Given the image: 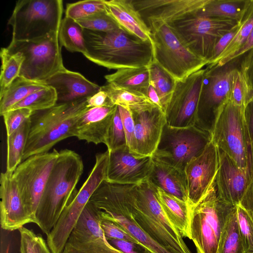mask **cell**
Here are the masks:
<instances>
[{
    "label": "cell",
    "mask_w": 253,
    "mask_h": 253,
    "mask_svg": "<svg viewBox=\"0 0 253 253\" xmlns=\"http://www.w3.org/2000/svg\"><path fill=\"white\" fill-rule=\"evenodd\" d=\"M18 230L20 235V253H52L41 234L24 226Z\"/></svg>",
    "instance_id": "b9f144b4"
},
{
    "label": "cell",
    "mask_w": 253,
    "mask_h": 253,
    "mask_svg": "<svg viewBox=\"0 0 253 253\" xmlns=\"http://www.w3.org/2000/svg\"><path fill=\"white\" fill-rule=\"evenodd\" d=\"M57 102V96L55 89L47 86L30 94L10 110L26 108L34 113L50 108L55 106Z\"/></svg>",
    "instance_id": "74e56055"
},
{
    "label": "cell",
    "mask_w": 253,
    "mask_h": 253,
    "mask_svg": "<svg viewBox=\"0 0 253 253\" xmlns=\"http://www.w3.org/2000/svg\"><path fill=\"white\" fill-rule=\"evenodd\" d=\"M33 112L29 109L21 108L10 110L3 117L6 135L9 136L17 130L26 121L31 118Z\"/></svg>",
    "instance_id": "bcb514c9"
},
{
    "label": "cell",
    "mask_w": 253,
    "mask_h": 253,
    "mask_svg": "<svg viewBox=\"0 0 253 253\" xmlns=\"http://www.w3.org/2000/svg\"><path fill=\"white\" fill-rule=\"evenodd\" d=\"M83 170V161L78 153L67 149L59 151L36 213V224L46 235L77 193Z\"/></svg>",
    "instance_id": "7a4b0ae2"
},
{
    "label": "cell",
    "mask_w": 253,
    "mask_h": 253,
    "mask_svg": "<svg viewBox=\"0 0 253 253\" xmlns=\"http://www.w3.org/2000/svg\"><path fill=\"white\" fill-rule=\"evenodd\" d=\"M101 219L97 209L88 201L61 253H124L107 241Z\"/></svg>",
    "instance_id": "2e32d148"
},
{
    "label": "cell",
    "mask_w": 253,
    "mask_h": 253,
    "mask_svg": "<svg viewBox=\"0 0 253 253\" xmlns=\"http://www.w3.org/2000/svg\"><path fill=\"white\" fill-rule=\"evenodd\" d=\"M238 23L230 19L205 16L199 11L170 25L189 49L209 62L219 40Z\"/></svg>",
    "instance_id": "7c38bea8"
},
{
    "label": "cell",
    "mask_w": 253,
    "mask_h": 253,
    "mask_svg": "<svg viewBox=\"0 0 253 253\" xmlns=\"http://www.w3.org/2000/svg\"><path fill=\"white\" fill-rule=\"evenodd\" d=\"M0 225L5 230H18L35 220L28 211L12 173L1 172L0 177Z\"/></svg>",
    "instance_id": "603a6c76"
},
{
    "label": "cell",
    "mask_w": 253,
    "mask_h": 253,
    "mask_svg": "<svg viewBox=\"0 0 253 253\" xmlns=\"http://www.w3.org/2000/svg\"><path fill=\"white\" fill-rule=\"evenodd\" d=\"M156 193L168 218L178 230L182 237L190 239V207L188 203L158 187H156Z\"/></svg>",
    "instance_id": "f1b7e54d"
},
{
    "label": "cell",
    "mask_w": 253,
    "mask_h": 253,
    "mask_svg": "<svg viewBox=\"0 0 253 253\" xmlns=\"http://www.w3.org/2000/svg\"><path fill=\"white\" fill-rule=\"evenodd\" d=\"M106 145L109 151H114L127 145L126 135L118 107L115 113L109 131Z\"/></svg>",
    "instance_id": "f6af8a7d"
},
{
    "label": "cell",
    "mask_w": 253,
    "mask_h": 253,
    "mask_svg": "<svg viewBox=\"0 0 253 253\" xmlns=\"http://www.w3.org/2000/svg\"><path fill=\"white\" fill-rule=\"evenodd\" d=\"M253 48V28L252 30L249 37L245 43L231 57L229 62L233 60L236 58L246 54L248 51Z\"/></svg>",
    "instance_id": "11a10c76"
},
{
    "label": "cell",
    "mask_w": 253,
    "mask_h": 253,
    "mask_svg": "<svg viewBox=\"0 0 253 253\" xmlns=\"http://www.w3.org/2000/svg\"><path fill=\"white\" fill-rule=\"evenodd\" d=\"M210 139V132L196 125L179 128L166 124L152 157L184 171L187 164L202 152Z\"/></svg>",
    "instance_id": "4fadbf2b"
},
{
    "label": "cell",
    "mask_w": 253,
    "mask_h": 253,
    "mask_svg": "<svg viewBox=\"0 0 253 253\" xmlns=\"http://www.w3.org/2000/svg\"><path fill=\"white\" fill-rule=\"evenodd\" d=\"M147 97L154 105L162 109L159 96L154 87L151 84L148 87Z\"/></svg>",
    "instance_id": "6f0895ef"
},
{
    "label": "cell",
    "mask_w": 253,
    "mask_h": 253,
    "mask_svg": "<svg viewBox=\"0 0 253 253\" xmlns=\"http://www.w3.org/2000/svg\"><path fill=\"white\" fill-rule=\"evenodd\" d=\"M250 3V0H210L199 13L207 17L230 19L239 22L243 19Z\"/></svg>",
    "instance_id": "4dcf8cb0"
},
{
    "label": "cell",
    "mask_w": 253,
    "mask_h": 253,
    "mask_svg": "<svg viewBox=\"0 0 253 253\" xmlns=\"http://www.w3.org/2000/svg\"><path fill=\"white\" fill-rule=\"evenodd\" d=\"M105 4L106 11L122 29L143 41L153 43L151 31L132 0H105Z\"/></svg>",
    "instance_id": "484cf974"
},
{
    "label": "cell",
    "mask_w": 253,
    "mask_h": 253,
    "mask_svg": "<svg viewBox=\"0 0 253 253\" xmlns=\"http://www.w3.org/2000/svg\"><path fill=\"white\" fill-rule=\"evenodd\" d=\"M76 21L84 29L94 31L107 32L122 29L106 10Z\"/></svg>",
    "instance_id": "7bdbcfd3"
},
{
    "label": "cell",
    "mask_w": 253,
    "mask_h": 253,
    "mask_svg": "<svg viewBox=\"0 0 253 253\" xmlns=\"http://www.w3.org/2000/svg\"><path fill=\"white\" fill-rule=\"evenodd\" d=\"M31 125V118L17 130L7 136L6 172L13 173L23 161Z\"/></svg>",
    "instance_id": "d6a6232c"
},
{
    "label": "cell",
    "mask_w": 253,
    "mask_h": 253,
    "mask_svg": "<svg viewBox=\"0 0 253 253\" xmlns=\"http://www.w3.org/2000/svg\"><path fill=\"white\" fill-rule=\"evenodd\" d=\"M58 37L61 46L68 51L83 55L86 53L84 28L75 20L65 16L60 24Z\"/></svg>",
    "instance_id": "836d02e7"
},
{
    "label": "cell",
    "mask_w": 253,
    "mask_h": 253,
    "mask_svg": "<svg viewBox=\"0 0 253 253\" xmlns=\"http://www.w3.org/2000/svg\"><path fill=\"white\" fill-rule=\"evenodd\" d=\"M246 117L253 154V102L251 103L247 107L246 110Z\"/></svg>",
    "instance_id": "9f6ffc18"
},
{
    "label": "cell",
    "mask_w": 253,
    "mask_h": 253,
    "mask_svg": "<svg viewBox=\"0 0 253 253\" xmlns=\"http://www.w3.org/2000/svg\"><path fill=\"white\" fill-rule=\"evenodd\" d=\"M128 201L134 218L154 240L173 253H192L178 230L166 215L156 187L148 179L131 185Z\"/></svg>",
    "instance_id": "3957f363"
},
{
    "label": "cell",
    "mask_w": 253,
    "mask_h": 253,
    "mask_svg": "<svg viewBox=\"0 0 253 253\" xmlns=\"http://www.w3.org/2000/svg\"><path fill=\"white\" fill-rule=\"evenodd\" d=\"M114 247L124 253H150L143 246L130 241L116 239H107Z\"/></svg>",
    "instance_id": "f907efd6"
},
{
    "label": "cell",
    "mask_w": 253,
    "mask_h": 253,
    "mask_svg": "<svg viewBox=\"0 0 253 253\" xmlns=\"http://www.w3.org/2000/svg\"><path fill=\"white\" fill-rule=\"evenodd\" d=\"M234 207L219 198L214 182L200 202L190 208L189 239L197 253H218L222 231Z\"/></svg>",
    "instance_id": "ba28073f"
},
{
    "label": "cell",
    "mask_w": 253,
    "mask_h": 253,
    "mask_svg": "<svg viewBox=\"0 0 253 253\" xmlns=\"http://www.w3.org/2000/svg\"><path fill=\"white\" fill-rule=\"evenodd\" d=\"M219 150V167L215 187L219 198L224 203L239 205L253 176L249 169L239 167L226 154Z\"/></svg>",
    "instance_id": "44dd1931"
},
{
    "label": "cell",
    "mask_w": 253,
    "mask_h": 253,
    "mask_svg": "<svg viewBox=\"0 0 253 253\" xmlns=\"http://www.w3.org/2000/svg\"><path fill=\"white\" fill-rule=\"evenodd\" d=\"M87 98L57 103L48 109L33 113L23 161L48 152L59 142L73 136L75 123L88 108Z\"/></svg>",
    "instance_id": "277c9868"
},
{
    "label": "cell",
    "mask_w": 253,
    "mask_h": 253,
    "mask_svg": "<svg viewBox=\"0 0 253 253\" xmlns=\"http://www.w3.org/2000/svg\"><path fill=\"white\" fill-rule=\"evenodd\" d=\"M218 253H245L240 233L236 206L230 213L222 231Z\"/></svg>",
    "instance_id": "e575fe53"
},
{
    "label": "cell",
    "mask_w": 253,
    "mask_h": 253,
    "mask_svg": "<svg viewBox=\"0 0 253 253\" xmlns=\"http://www.w3.org/2000/svg\"><path fill=\"white\" fill-rule=\"evenodd\" d=\"M105 10V0H82L68 3L65 16L77 21Z\"/></svg>",
    "instance_id": "60d3db41"
},
{
    "label": "cell",
    "mask_w": 253,
    "mask_h": 253,
    "mask_svg": "<svg viewBox=\"0 0 253 253\" xmlns=\"http://www.w3.org/2000/svg\"><path fill=\"white\" fill-rule=\"evenodd\" d=\"M129 111L134 123L131 152L139 157H152L167 124L165 113L154 104Z\"/></svg>",
    "instance_id": "ac0fdd59"
},
{
    "label": "cell",
    "mask_w": 253,
    "mask_h": 253,
    "mask_svg": "<svg viewBox=\"0 0 253 253\" xmlns=\"http://www.w3.org/2000/svg\"><path fill=\"white\" fill-rule=\"evenodd\" d=\"M219 167V150L210 139L202 152L186 165L184 172L190 208L195 206L215 182Z\"/></svg>",
    "instance_id": "e0dca14e"
},
{
    "label": "cell",
    "mask_w": 253,
    "mask_h": 253,
    "mask_svg": "<svg viewBox=\"0 0 253 253\" xmlns=\"http://www.w3.org/2000/svg\"><path fill=\"white\" fill-rule=\"evenodd\" d=\"M209 130L211 139L217 147L243 169L253 173V154L246 117V110L229 100L213 112Z\"/></svg>",
    "instance_id": "5b68a950"
},
{
    "label": "cell",
    "mask_w": 253,
    "mask_h": 253,
    "mask_svg": "<svg viewBox=\"0 0 253 253\" xmlns=\"http://www.w3.org/2000/svg\"><path fill=\"white\" fill-rule=\"evenodd\" d=\"M120 115L124 129L126 144L131 151L134 136V123L129 109L118 106Z\"/></svg>",
    "instance_id": "c3c4849f"
},
{
    "label": "cell",
    "mask_w": 253,
    "mask_h": 253,
    "mask_svg": "<svg viewBox=\"0 0 253 253\" xmlns=\"http://www.w3.org/2000/svg\"><path fill=\"white\" fill-rule=\"evenodd\" d=\"M239 204L246 210L253 221V176Z\"/></svg>",
    "instance_id": "db71d44e"
},
{
    "label": "cell",
    "mask_w": 253,
    "mask_h": 253,
    "mask_svg": "<svg viewBox=\"0 0 253 253\" xmlns=\"http://www.w3.org/2000/svg\"><path fill=\"white\" fill-rule=\"evenodd\" d=\"M235 68L205 69L202 89L199 101L196 126L204 129L210 112L227 101L230 97Z\"/></svg>",
    "instance_id": "ffe728a7"
},
{
    "label": "cell",
    "mask_w": 253,
    "mask_h": 253,
    "mask_svg": "<svg viewBox=\"0 0 253 253\" xmlns=\"http://www.w3.org/2000/svg\"><path fill=\"white\" fill-rule=\"evenodd\" d=\"M86 52L84 55L108 69L149 66L154 59L152 44L123 29L104 32L84 29Z\"/></svg>",
    "instance_id": "6da1fadb"
},
{
    "label": "cell",
    "mask_w": 253,
    "mask_h": 253,
    "mask_svg": "<svg viewBox=\"0 0 253 253\" xmlns=\"http://www.w3.org/2000/svg\"><path fill=\"white\" fill-rule=\"evenodd\" d=\"M59 151L32 156L23 161L12 173L24 204L36 224V213L50 172Z\"/></svg>",
    "instance_id": "5bb4252c"
},
{
    "label": "cell",
    "mask_w": 253,
    "mask_h": 253,
    "mask_svg": "<svg viewBox=\"0 0 253 253\" xmlns=\"http://www.w3.org/2000/svg\"><path fill=\"white\" fill-rule=\"evenodd\" d=\"M150 84L157 91L162 105L165 110L174 89L176 81L165 71L156 63L153 61L149 66Z\"/></svg>",
    "instance_id": "8d00e7d4"
},
{
    "label": "cell",
    "mask_w": 253,
    "mask_h": 253,
    "mask_svg": "<svg viewBox=\"0 0 253 253\" xmlns=\"http://www.w3.org/2000/svg\"><path fill=\"white\" fill-rule=\"evenodd\" d=\"M240 233L245 253H253V221L240 205L236 206Z\"/></svg>",
    "instance_id": "ee69618b"
},
{
    "label": "cell",
    "mask_w": 253,
    "mask_h": 253,
    "mask_svg": "<svg viewBox=\"0 0 253 253\" xmlns=\"http://www.w3.org/2000/svg\"><path fill=\"white\" fill-rule=\"evenodd\" d=\"M109 153L105 180L136 185L148 178L152 167V157H139L127 145Z\"/></svg>",
    "instance_id": "d6986e66"
},
{
    "label": "cell",
    "mask_w": 253,
    "mask_h": 253,
    "mask_svg": "<svg viewBox=\"0 0 253 253\" xmlns=\"http://www.w3.org/2000/svg\"><path fill=\"white\" fill-rule=\"evenodd\" d=\"M0 56L1 61L0 76V94L20 76L24 60V56L20 52L10 53L6 48H1Z\"/></svg>",
    "instance_id": "d590c367"
},
{
    "label": "cell",
    "mask_w": 253,
    "mask_h": 253,
    "mask_svg": "<svg viewBox=\"0 0 253 253\" xmlns=\"http://www.w3.org/2000/svg\"><path fill=\"white\" fill-rule=\"evenodd\" d=\"M131 186L105 180L89 202L97 209L102 219L117 224L150 253H173L154 240L134 218L128 201Z\"/></svg>",
    "instance_id": "8992f818"
},
{
    "label": "cell",
    "mask_w": 253,
    "mask_h": 253,
    "mask_svg": "<svg viewBox=\"0 0 253 253\" xmlns=\"http://www.w3.org/2000/svg\"><path fill=\"white\" fill-rule=\"evenodd\" d=\"M210 0H132L144 21L172 24L201 10Z\"/></svg>",
    "instance_id": "7402d4cb"
},
{
    "label": "cell",
    "mask_w": 253,
    "mask_h": 253,
    "mask_svg": "<svg viewBox=\"0 0 253 253\" xmlns=\"http://www.w3.org/2000/svg\"><path fill=\"white\" fill-rule=\"evenodd\" d=\"M109 151L98 153L95 163L87 178L74 198L67 206L50 232L46 235L49 246L62 251L76 226L85 206L94 191L106 178Z\"/></svg>",
    "instance_id": "8fae6325"
},
{
    "label": "cell",
    "mask_w": 253,
    "mask_h": 253,
    "mask_svg": "<svg viewBox=\"0 0 253 253\" xmlns=\"http://www.w3.org/2000/svg\"><path fill=\"white\" fill-rule=\"evenodd\" d=\"M117 105L88 108L78 119L73 136L95 144H106Z\"/></svg>",
    "instance_id": "cb8c5ba5"
},
{
    "label": "cell",
    "mask_w": 253,
    "mask_h": 253,
    "mask_svg": "<svg viewBox=\"0 0 253 253\" xmlns=\"http://www.w3.org/2000/svg\"><path fill=\"white\" fill-rule=\"evenodd\" d=\"M145 23L151 33L153 61L175 81H182L208 64L185 46L170 24L155 21Z\"/></svg>",
    "instance_id": "52a82bcc"
},
{
    "label": "cell",
    "mask_w": 253,
    "mask_h": 253,
    "mask_svg": "<svg viewBox=\"0 0 253 253\" xmlns=\"http://www.w3.org/2000/svg\"><path fill=\"white\" fill-rule=\"evenodd\" d=\"M240 26V22H239L232 29L226 33L219 40L214 47L212 58L208 65L213 62L224 50V49L226 48L229 43L236 36L239 29Z\"/></svg>",
    "instance_id": "681fc988"
},
{
    "label": "cell",
    "mask_w": 253,
    "mask_h": 253,
    "mask_svg": "<svg viewBox=\"0 0 253 253\" xmlns=\"http://www.w3.org/2000/svg\"><path fill=\"white\" fill-rule=\"evenodd\" d=\"M44 82L18 77L0 94V115L9 111L14 105L30 94L47 86Z\"/></svg>",
    "instance_id": "f546056e"
},
{
    "label": "cell",
    "mask_w": 253,
    "mask_h": 253,
    "mask_svg": "<svg viewBox=\"0 0 253 253\" xmlns=\"http://www.w3.org/2000/svg\"><path fill=\"white\" fill-rule=\"evenodd\" d=\"M100 227L107 239H116L139 243L117 224L110 220L101 219Z\"/></svg>",
    "instance_id": "7dc6e473"
},
{
    "label": "cell",
    "mask_w": 253,
    "mask_h": 253,
    "mask_svg": "<svg viewBox=\"0 0 253 253\" xmlns=\"http://www.w3.org/2000/svg\"><path fill=\"white\" fill-rule=\"evenodd\" d=\"M149 66L119 69L104 78L108 84L116 88L147 97L150 84Z\"/></svg>",
    "instance_id": "83f0119b"
},
{
    "label": "cell",
    "mask_w": 253,
    "mask_h": 253,
    "mask_svg": "<svg viewBox=\"0 0 253 253\" xmlns=\"http://www.w3.org/2000/svg\"><path fill=\"white\" fill-rule=\"evenodd\" d=\"M63 12L61 0H18L8 21L11 40H31L59 32Z\"/></svg>",
    "instance_id": "9c48e42d"
},
{
    "label": "cell",
    "mask_w": 253,
    "mask_h": 253,
    "mask_svg": "<svg viewBox=\"0 0 253 253\" xmlns=\"http://www.w3.org/2000/svg\"><path fill=\"white\" fill-rule=\"evenodd\" d=\"M58 32L31 40L12 41L6 47L10 53L24 56L20 76L32 81L44 82L65 68L61 54Z\"/></svg>",
    "instance_id": "30bf717a"
},
{
    "label": "cell",
    "mask_w": 253,
    "mask_h": 253,
    "mask_svg": "<svg viewBox=\"0 0 253 253\" xmlns=\"http://www.w3.org/2000/svg\"><path fill=\"white\" fill-rule=\"evenodd\" d=\"M44 83L55 89L57 104L87 98L100 89V86L90 82L81 73L66 68L55 73Z\"/></svg>",
    "instance_id": "d4e9b609"
},
{
    "label": "cell",
    "mask_w": 253,
    "mask_h": 253,
    "mask_svg": "<svg viewBox=\"0 0 253 253\" xmlns=\"http://www.w3.org/2000/svg\"><path fill=\"white\" fill-rule=\"evenodd\" d=\"M229 100L235 106L246 110L253 102V91L239 69L235 68Z\"/></svg>",
    "instance_id": "ab89813d"
},
{
    "label": "cell",
    "mask_w": 253,
    "mask_h": 253,
    "mask_svg": "<svg viewBox=\"0 0 253 253\" xmlns=\"http://www.w3.org/2000/svg\"><path fill=\"white\" fill-rule=\"evenodd\" d=\"M151 171L148 178L156 187L187 202L188 194L184 172L152 157Z\"/></svg>",
    "instance_id": "4316f807"
},
{
    "label": "cell",
    "mask_w": 253,
    "mask_h": 253,
    "mask_svg": "<svg viewBox=\"0 0 253 253\" xmlns=\"http://www.w3.org/2000/svg\"><path fill=\"white\" fill-rule=\"evenodd\" d=\"M100 89L107 93L113 105L122 106L129 110L153 104L146 96L116 88L108 84L101 86Z\"/></svg>",
    "instance_id": "f35d334b"
},
{
    "label": "cell",
    "mask_w": 253,
    "mask_h": 253,
    "mask_svg": "<svg viewBox=\"0 0 253 253\" xmlns=\"http://www.w3.org/2000/svg\"><path fill=\"white\" fill-rule=\"evenodd\" d=\"M87 103L88 108L114 105L111 103L107 93L101 89L88 97Z\"/></svg>",
    "instance_id": "f5cc1de1"
},
{
    "label": "cell",
    "mask_w": 253,
    "mask_h": 253,
    "mask_svg": "<svg viewBox=\"0 0 253 253\" xmlns=\"http://www.w3.org/2000/svg\"><path fill=\"white\" fill-rule=\"evenodd\" d=\"M205 72L203 68L182 81H176L165 110L168 125L183 128L196 125Z\"/></svg>",
    "instance_id": "9a60e30c"
},
{
    "label": "cell",
    "mask_w": 253,
    "mask_h": 253,
    "mask_svg": "<svg viewBox=\"0 0 253 253\" xmlns=\"http://www.w3.org/2000/svg\"><path fill=\"white\" fill-rule=\"evenodd\" d=\"M253 91V48L246 53L239 69Z\"/></svg>",
    "instance_id": "816d5d0a"
},
{
    "label": "cell",
    "mask_w": 253,
    "mask_h": 253,
    "mask_svg": "<svg viewBox=\"0 0 253 253\" xmlns=\"http://www.w3.org/2000/svg\"><path fill=\"white\" fill-rule=\"evenodd\" d=\"M240 22V28L236 36L218 58L207 65L208 69H218L225 65L229 63L231 57L245 43L253 28V0H251L250 6Z\"/></svg>",
    "instance_id": "1f68e13d"
}]
</instances>
